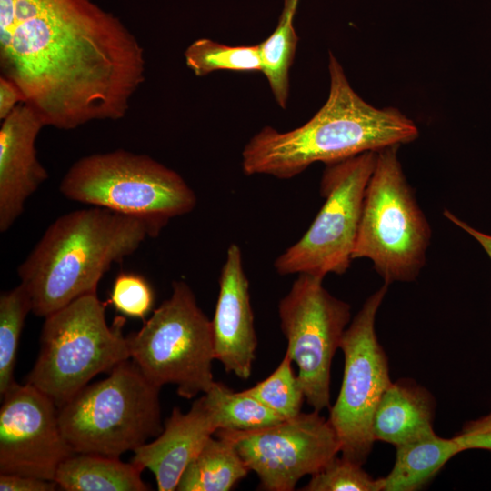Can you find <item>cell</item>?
<instances>
[{"label":"cell","mask_w":491,"mask_h":491,"mask_svg":"<svg viewBox=\"0 0 491 491\" xmlns=\"http://www.w3.org/2000/svg\"><path fill=\"white\" fill-rule=\"evenodd\" d=\"M381 478H374L362 466L344 457H334L311 476L304 491H382Z\"/></svg>","instance_id":"484cf974"},{"label":"cell","mask_w":491,"mask_h":491,"mask_svg":"<svg viewBox=\"0 0 491 491\" xmlns=\"http://www.w3.org/2000/svg\"><path fill=\"white\" fill-rule=\"evenodd\" d=\"M185 58L187 67L196 76H205L219 70L261 71L258 45L231 46L200 38L186 48Z\"/></svg>","instance_id":"cb8c5ba5"},{"label":"cell","mask_w":491,"mask_h":491,"mask_svg":"<svg viewBox=\"0 0 491 491\" xmlns=\"http://www.w3.org/2000/svg\"><path fill=\"white\" fill-rule=\"evenodd\" d=\"M286 354L278 366L264 380L244 390L284 419L301 413L306 400L304 391Z\"/></svg>","instance_id":"d4e9b609"},{"label":"cell","mask_w":491,"mask_h":491,"mask_svg":"<svg viewBox=\"0 0 491 491\" xmlns=\"http://www.w3.org/2000/svg\"><path fill=\"white\" fill-rule=\"evenodd\" d=\"M21 103L24 96L19 88L9 79L0 77V119H5Z\"/></svg>","instance_id":"f546056e"},{"label":"cell","mask_w":491,"mask_h":491,"mask_svg":"<svg viewBox=\"0 0 491 491\" xmlns=\"http://www.w3.org/2000/svg\"><path fill=\"white\" fill-rule=\"evenodd\" d=\"M212 321L215 359L226 373L250 377L257 337L250 302L249 281L242 252L231 244L219 276V293Z\"/></svg>","instance_id":"5bb4252c"},{"label":"cell","mask_w":491,"mask_h":491,"mask_svg":"<svg viewBox=\"0 0 491 491\" xmlns=\"http://www.w3.org/2000/svg\"><path fill=\"white\" fill-rule=\"evenodd\" d=\"M328 70V98L309 121L288 132L266 126L247 142L242 152L246 175L289 179L316 162L327 165L418 136L415 123L397 109H377L363 100L331 53Z\"/></svg>","instance_id":"7a4b0ae2"},{"label":"cell","mask_w":491,"mask_h":491,"mask_svg":"<svg viewBox=\"0 0 491 491\" xmlns=\"http://www.w3.org/2000/svg\"><path fill=\"white\" fill-rule=\"evenodd\" d=\"M45 126L26 103L19 104L0 128V231L21 215L27 199L48 179L37 158L35 141Z\"/></svg>","instance_id":"9a60e30c"},{"label":"cell","mask_w":491,"mask_h":491,"mask_svg":"<svg viewBox=\"0 0 491 491\" xmlns=\"http://www.w3.org/2000/svg\"><path fill=\"white\" fill-rule=\"evenodd\" d=\"M396 448L391 471L381 477L382 491H416L426 486L456 455L463 452L455 437L436 433Z\"/></svg>","instance_id":"d6986e66"},{"label":"cell","mask_w":491,"mask_h":491,"mask_svg":"<svg viewBox=\"0 0 491 491\" xmlns=\"http://www.w3.org/2000/svg\"><path fill=\"white\" fill-rule=\"evenodd\" d=\"M59 190L72 201L144 220L157 235L197 203L194 190L177 172L149 155L124 149L78 159L62 178Z\"/></svg>","instance_id":"277c9868"},{"label":"cell","mask_w":491,"mask_h":491,"mask_svg":"<svg viewBox=\"0 0 491 491\" xmlns=\"http://www.w3.org/2000/svg\"><path fill=\"white\" fill-rule=\"evenodd\" d=\"M377 151L326 165L320 183L325 203L305 235L280 254L274 267L280 276L343 275L353 260L366 188Z\"/></svg>","instance_id":"9c48e42d"},{"label":"cell","mask_w":491,"mask_h":491,"mask_svg":"<svg viewBox=\"0 0 491 491\" xmlns=\"http://www.w3.org/2000/svg\"><path fill=\"white\" fill-rule=\"evenodd\" d=\"M157 235L144 220L97 206L59 216L17 268L32 313L45 317L83 296L96 294L113 264Z\"/></svg>","instance_id":"3957f363"},{"label":"cell","mask_w":491,"mask_h":491,"mask_svg":"<svg viewBox=\"0 0 491 491\" xmlns=\"http://www.w3.org/2000/svg\"><path fill=\"white\" fill-rule=\"evenodd\" d=\"M299 0H285L275 31L258 45L261 72L266 75L278 105L286 108L289 97V70L293 63L297 35L294 17Z\"/></svg>","instance_id":"44dd1931"},{"label":"cell","mask_w":491,"mask_h":491,"mask_svg":"<svg viewBox=\"0 0 491 491\" xmlns=\"http://www.w3.org/2000/svg\"><path fill=\"white\" fill-rule=\"evenodd\" d=\"M205 394L216 409L219 429L254 430L285 420L244 390L235 392L220 382Z\"/></svg>","instance_id":"7402d4cb"},{"label":"cell","mask_w":491,"mask_h":491,"mask_svg":"<svg viewBox=\"0 0 491 491\" xmlns=\"http://www.w3.org/2000/svg\"><path fill=\"white\" fill-rule=\"evenodd\" d=\"M218 429L216 409L203 394L186 413L174 407L162 432L135 449L131 462L154 474L159 491L176 490L187 465Z\"/></svg>","instance_id":"2e32d148"},{"label":"cell","mask_w":491,"mask_h":491,"mask_svg":"<svg viewBox=\"0 0 491 491\" xmlns=\"http://www.w3.org/2000/svg\"><path fill=\"white\" fill-rule=\"evenodd\" d=\"M110 302L121 314L145 319L154 304V293L141 276L121 273L115 279Z\"/></svg>","instance_id":"4316f807"},{"label":"cell","mask_w":491,"mask_h":491,"mask_svg":"<svg viewBox=\"0 0 491 491\" xmlns=\"http://www.w3.org/2000/svg\"><path fill=\"white\" fill-rule=\"evenodd\" d=\"M0 473L54 480L75 454L62 434L58 407L30 384L15 382L2 396Z\"/></svg>","instance_id":"4fadbf2b"},{"label":"cell","mask_w":491,"mask_h":491,"mask_svg":"<svg viewBox=\"0 0 491 491\" xmlns=\"http://www.w3.org/2000/svg\"><path fill=\"white\" fill-rule=\"evenodd\" d=\"M436 401L412 379L392 382L381 397L373 419L376 441L395 447L434 435Z\"/></svg>","instance_id":"e0dca14e"},{"label":"cell","mask_w":491,"mask_h":491,"mask_svg":"<svg viewBox=\"0 0 491 491\" xmlns=\"http://www.w3.org/2000/svg\"><path fill=\"white\" fill-rule=\"evenodd\" d=\"M143 470L116 457L75 453L59 466L55 481L66 491H146Z\"/></svg>","instance_id":"ac0fdd59"},{"label":"cell","mask_w":491,"mask_h":491,"mask_svg":"<svg viewBox=\"0 0 491 491\" xmlns=\"http://www.w3.org/2000/svg\"><path fill=\"white\" fill-rule=\"evenodd\" d=\"M126 339L130 358L158 387L173 384L178 396L192 399L215 382L212 321L185 281H174L171 296Z\"/></svg>","instance_id":"ba28073f"},{"label":"cell","mask_w":491,"mask_h":491,"mask_svg":"<svg viewBox=\"0 0 491 491\" xmlns=\"http://www.w3.org/2000/svg\"><path fill=\"white\" fill-rule=\"evenodd\" d=\"M159 390L125 360L58 408L62 434L75 453L120 458L162 432Z\"/></svg>","instance_id":"5b68a950"},{"label":"cell","mask_w":491,"mask_h":491,"mask_svg":"<svg viewBox=\"0 0 491 491\" xmlns=\"http://www.w3.org/2000/svg\"><path fill=\"white\" fill-rule=\"evenodd\" d=\"M323 279L299 274L278 304L286 354L298 366L306 401L318 412L330 408L332 360L351 318L350 305L331 295Z\"/></svg>","instance_id":"8fae6325"},{"label":"cell","mask_w":491,"mask_h":491,"mask_svg":"<svg viewBox=\"0 0 491 491\" xmlns=\"http://www.w3.org/2000/svg\"><path fill=\"white\" fill-rule=\"evenodd\" d=\"M0 69L45 125L73 130L126 115L145 56L92 0H0Z\"/></svg>","instance_id":"6da1fadb"},{"label":"cell","mask_w":491,"mask_h":491,"mask_svg":"<svg viewBox=\"0 0 491 491\" xmlns=\"http://www.w3.org/2000/svg\"><path fill=\"white\" fill-rule=\"evenodd\" d=\"M387 288L384 283L366 298L345 330L339 346L345 359L343 380L328 420L338 436L341 456L360 466L373 449L374 416L392 383L388 359L375 327Z\"/></svg>","instance_id":"30bf717a"},{"label":"cell","mask_w":491,"mask_h":491,"mask_svg":"<svg viewBox=\"0 0 491 491\" xmlns=\"http://www.w3.org/2000/svg\"><path fill=\"white\" fill-rule=\"evenodd\" d=\"M454 437L463 451L483 449L491 452V412L476 420L466 422Z\"/></svg>","instance_id":"83f0119b"},{"label":"cell","mask_w":491,"mask_h":491,"mask_svg":"<svg viewBox=\"0 0 491 491\" xmlns=\"http://www.w3.org/2000/svg\"><path fill=\"white\" fill-rule=\"evenodd\" d=\"M398 147L376 153L353 251V260L372 261L387 285L418 276L431 240L430 225L403 172Z\"/></svg>","instance_id":"52a82bcc"},{"label":"cell","mask_w":491,"mask_h":491,"mask_svg":"<svg viewBox=\"0 0 491 491\" xmlns=\"http://www.w3.org/2000/svg\"><path fill=\"white\" fill-rule=\"evenodd\" d=\"M444 216L448 221H450L451 223L464 230L466 233L470 235L473 238H475L481 245V246L484 248V250L491 259V235H487L475 229L466 222L461 220L459 217L455 215L449 210H444Z\"/></svg>","instance_id":"4dcf8cb0"},{"label":"cell","mask_w":491,"mask_h":491,"mask_svg":"<svg viewBox=\"0 0 491 491\" xmlns=\"http://www.w3.org/2000/svg\"><path fill=\"white\" fill-rule=\"evenodd\" d=\"M32 312L31 301L24 286L5 291L0 296V395L15 381L19 340L26 316Z\"/></svg>","instance_id":"603a6c76"},{"label":"cell","mask_w":491,"mask_h":491,"mask_svg":"<svg viewBox=\"0 0 491 491\" xmlns=\"http://www.w3.org/2000/svg\"><path fill=\"white\" fill-rule=\"evenodd\" d=\"M57 487L58 486L54 480L0 473L1 491H54Z\"/></svg>","instance_id":"f1b7e54d"},{"label":"cell","mask_w":491,"mask_h":491,"mask_svg":"<svg viewBox=\"0 0 491 491\" xmlns=\"http://www.w3.org/2000/svg\"><path fill=\"white\" fill-rule=\"evenodd\" d=\"M125 318L112 326L97 294L83 296L45 317L40 350L26 383L49 396L59 408L89 384L130 359Z\"/></svg>","instance_id":"8992f818"},{"label":"cell","mask_w":491,"mask_h":491,"mask_svg":"<svg viewBox=\"0 0 491 491\" xmlns=\"http://www.w3.org/2000/svg\"><path fill=\"white\" fill-rule=\"evenodd\" d=\"M215 435L233 444L257 476L259 489L266 491L294 490L303 476L320 471L340 452L336 430L316 410L258 429H218Z\"/></svg>","instance_id":"7c38bea8"},{"label":"cell","mask_w":491,"mask_h":491,"mask_svg":"<svg viewBox=\"0 0 491 491\" xmlns=\"http://www.w3.org/2000/svg\"><path fill=\"white\" fill-rule=\"evenodd\" d=\"M249 471L230 441L212 436L184 470L176 490L229 491Z\"/></svg>","instance_id":"ffe728a7"}]
</instances>
